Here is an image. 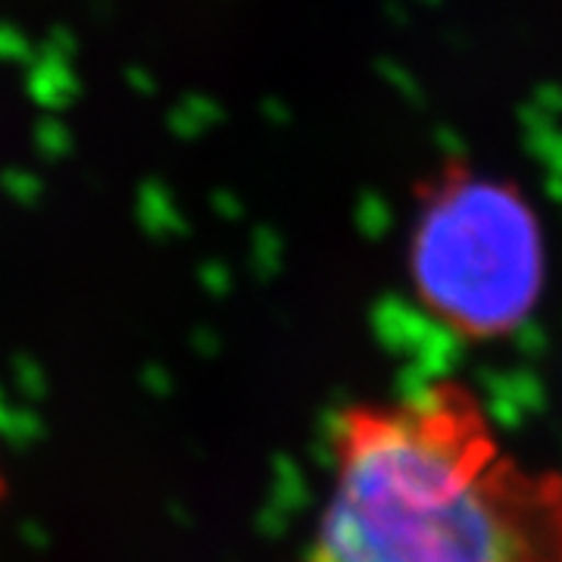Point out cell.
<instances>
[{
    "instance_id": "7a4b0ae2",
    "label": "cell",
    "mask_w": 562,
    "mask_h": 562,
    "mask_svg": "<svg viewBox=\"0 0 562 562\" xmlns=\"http://www.w3.org/2000/svg\"><path fill=\"white\" fill-rule=\"evenodd\" d=\"M409 279L422 306L453 335L491 341L516 331L547 279L535 206L513 181L447 169L419 201Z\"/></svg>"
},
{
    "instance_id": "3957f363",
    "label": "cell",
    "mask_w": 562,
    "mask_h": 562,
    "mask_svg": "<svg viewBox=\"0 0 562 562\" xmlns=\"http://www.w3.org/2000/svg\"><path fill=\"white\" fill-rule=\"evenodd\" d=\"M7 497V469H3V462H0V501Z\"/></svg>"
},
{
    "instance_id": "6da1fadb",
    "label": "cell",
    "mask_w": 562,
    "mask_h": 562,
    "mask_svg": "<svg viewBox=\"0 0 562 562\" xmlns=\"http://www.w3.org/2000/svg\"><path fill=\"white\" fill-rule=\"evenodd\" d=\"M301 562H562V472L509 450L460 379L347 403Z\"/></svg>"
}]
</instances>
